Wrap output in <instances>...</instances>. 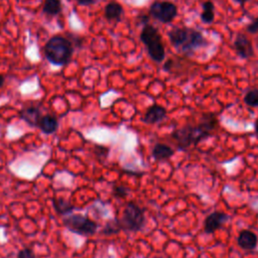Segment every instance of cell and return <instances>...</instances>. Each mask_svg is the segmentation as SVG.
Listing matches in <instances>:
<instances>
[{
  "label": "cell",
  "instance_id": "6da1fadb",
  "mask_svg": "<svg viewBox=\"0 0 258 258\" xmlns=\"http://www.w3.org/2000/svg\"><path fill=\"white\" fill-rule=\"evenodd\" d=\"M218 119L215 114L207 113L201 118L197 125H185L174 130L171 137L180 150H184L191 145L199 144L202 140L209 137L211 133L217 128Z\"/></svg>",
  "mask_w": 258,
  "mask_h": 258
},
{
  "label": "cell",
  "instance_id": "7a4b0ae2",
  "mask_svg": "<svg viewBox=\"0 0 258 258\" xmlns=\"http://www.w3.org/2000/svg\"><path fill=\"white\" fill-rule=\"evenodd\" d=\"M167 35L171 45L185 55H191L197 49L209 45L204 34L190 27H173Z\"/></svg>",
  "mask_w": 258,
  "mask_h": 258
},
{
  "label": "cell",
  "instance_id": "3957f363",
  "mask_svg": "<svg viewBox=\"0 0 258 258\" xmlns=\"http://www.w3.org/2000/svg\"><path fill=\"white\" fill-rule=\"evenodd\" d=\"M43 52L50 63L54 66H64L71 60L74 45L68 37L54 35L46 41Z\"/></svg>",
  "mask_w": 258,
  "mask_h": 258
},
{
  "label": "cell",
  "instance_id": "277c9868",
  "mask_svg": "<svg viewBox=\"0 0 258 258\" xmlns=\"http://www.w3.org/2000/svg\"><path fill=\"white\" fill-rule=\"evenodd\" d=\"M140 40L145 45L148 55L155 62H161L165 57V49L161 35L156 27L146 24L142 27Z\"/></svg>",
  "mask_w": 258,
  "mask_h": 258
},
{
  "label": "cell",
  "instance_id": "5b68a950",
  "mask_svg": "<svg viewBox=\"0 0 258 258\" xmlns=\"http://www.w3.org/2000/svg\"><path fill=\"white\" fill-rule=\"evenodd\" d=\"M121 230L129 232L140 231L145 225V216L143 210L133 202L125 205L121 218H118Z\"/></svg>",
  "mask_w": 258,
  "mask_h": 258
},
{
  "label": "cell",
  "instance_id": "8992f818",
  "mask_svg": "<svg viewBox=\"0 0 258 258\" xmlns=\"http://www.w3.org/2000/svg\"><path fill=\"white\" fill-rule=\"evenodd\" d=\"M62 222L69 231L81 236H92L98 230L96 222L80 214H70L63 218Z\"/></svg>",
  "mask_w": 258,
  "mask_h": 258
},
{
  "label": "cell",
  "instance_id": "52a82bcc",
  "mask_svg": "<svg viewBox=\"0 0 258 258\" xmlns=\"http://www.w3.org/2000/svg\"><path fill=\"white\" fill-rule=\"evenodd\" d=\"M149 15L162 23H169L177 15V7L169 1H154L149 7Z\"/></svg>",
  "mask_w": 258,
  "mask_h": 258
},
{
  "label": "cell",
  "instance_id": "ba28073f",
  "mask_svg": "<svg viewBox=\"0 0 258 258\" xmlns=\"http://www.w3.org/2000/svg\"><path fill=\"white\" fill-rule=\"evenodd\" d=\"M234 49L236 53L243 59L250 58L251 56L254 55V48H253L252 41L249 39V37L246 34L242 32L237 33L234 39Z\"/></svg>",
  "mask_w": 258,
  "mask_h": 258
},
{
  "label": "cell",
  "instance_id": "9c48e42d",
  "mask_svg": "<svg viewBox=\"0 0 258 258\" xmlns=\"http://www.w3.org/2000/svg\"><path fill=\"white\" fill-rule=\"evenodd\" d=\"M229 217L227 214L223 212L215 211L212 214H210L204 223V229L207 234L215 233L217 230L223 227V225L228 221Z\"/></svg>",
  "mask_w": 258,
  "mask_h": 258
},
{
  "label": "cell",
  "instance_id": "30bf717a",
  "mask_svg": "<svg viewBox=\"0 0 258 258\" xmlns=\"http://www.w3.org/2000/svg\"><path fill=\"white\" fill-rule=\"evenodd\" d=\"M165 117H166V110H165V108H163L160 105L153 104L145 112V114H144V116L142 118V121L145 124L153 125V124H157V123L161 122Z\"/></svg>",
  "mask_w": 258,
  "mask_h": 258
},
{
  "label": "cell",
  "instance_id": "8fae6325",
  "mask_svg": "<svg viewBox=\"0 0 258 258\" xmlns=\"http://www.w3.org/2000/svg\"><path fill=\"white\" fill-rule=\"evenodd\" d=\"M41 116V111L37 106H27L22 108L19 112L20 119L31 127L38 126Z\"/></svg>",
  "mask_w": 258,
  "mask_h": 258
},
{
  "label": "cell",
  "instance_id": "7c38bea8",
  "mask_svg": "<svg viewBox=\"0 0 258 258\" xmlns=\"http://www.w3.org/2000/svg\"><path fill=\"white\" fill-rule=\"evenodd\" d=\"M237 243L240 248L244 250H253L257 247V235L251 230H243L239 233Z\"/></svg>",
  "mask_w": 258,
  "mask_h": 258
},
{
  "label": "cell",
  "instance_id": "4fadbf2b",
  "mask_svg": "<svg viewBox=\"0 0 258 258\" xmlns=\"http://www.w3.org/2000/svg\"><path fill=\"white\" fill-rule=\"evenodd\" d=\"M37 127L45 134H52L58 128V120L53 115H42Z\"/></svg>",
  "mask_w": 258,
  "mask_h": 258
},
{
  "label": "cell",
  "instance_id": "5bb4252c",
  "mask_svg": "<svg viewBox=\"0 0 258 258\" xmlns=\"http://www.w3.org/2000/svg\"><path fill=\"white\" fill-rule=\"evenodd\" d=\"M105 17L110 21H119L124 13L123 7L120 3L111 1L105 6Z\"/></svg>",
  "mask_w": 258,
  "mask_h": 258
},
{
  "label": "cell",
  "instance_id": "9a60e30c",
  "mask_svg": "<svg viewBox=\"0 0 258 258\" xmlns=\"http://www.w3.org/2000/svg\"><path fill=\"white\" fill-rule=\"evenodd\" d=\"M173 154L174 150L164 143H156L152 149V156L155 160H165L170 158Z\"/></svg>",
  "mask_w": 258,
  "mask_h": 258
},
{
  "label": "cell",
  "instance_id": "2e32d148",
  "mask_svg": "<svg viewBox=\"0 0 258 258\" xmlns=\"http://www.w3.org/2000/svg\"><path fill=\"white\" fill-rule=\"evenodd\" d=\"M52 206L55 212L61 216H68L72 214V212L76 209L75 206L70 203V201L62 198H53Z\"/></svg>",
  "mask_w": 258,
  "mask_h": 258
},
{
  "label": "cell",
  "instance_id": "e0dca14e",
  "mask_svg": "<svg viewBox=\"0 0 258 258\" xmlns=\"http://www.w3.org/2000/svg\"><path fill=\"white\" fill-rule=\"evenodd\" d=\"M201 20L206 24H211L215 19V5L211 0H207L202 4Z\"/></svg>",
  "mask_w": 258,
  "mask_h": 258
},
{
  "label": "cell",
  "instance_id": "ac0fdd59",
  "mask_svg": "<svg viewBox=\"0 0 258 258\" xmlns=\"http://www.w3.org/2000/svg\"><path fill=\"white\" fill-rule=\"evenodd\" d=\"M42 11L44 14L49 16H55L61 12V1L60 0H44Z\"/></svg>",
  "mask_w": 258,
  "mask_h": 258
},
{
  "label": "cell",
  "instance_id": "d6986e66",
  "mask_svg": "<svg viewBox=\"0 0 258 258\" xmlns=\"http://www.w3.org/2000/svg\"><path fill=\"white\" fill-rule=\"evenodd\" d=\"M121 231V228H120V225H119V222H118V218L116 219H113V220H110L108 221L105 226L103 227L101 233L103 235H114V234H117Z\"/></svg>",
  "mask_w": 258,
  "mask_h": 258
},
{
  "label": "cell",
  "instance_id": "ffe728a7",
  "mask_svg": "<svg viewBox=\"0 0 258 258\" xmlns=\"http://www.w3.org/2000/svg\"><path fill=\"white\" fill-rule=\"evenodd\" d=\"M244 102L249 107H258V89L249 90L244 96Z\"/></svg>",
  "mask_w": 258,
  "mask_h": 258
},
{
  "label": "cell",
  "instance_id": "44dd1931",
  "mask_svg": "<svg viewBox=\"0 0 258 258\" xmlns=\"http://www.w3.org/2000/svg\"><path fill=\"white\" fill-rule=\"evenodd\" d=\"M113 194L117 198H126L129 194V188L124 185H116L113 188Z\"/></svg>",
  "mask_w": 258,
  "mask_h": 258
},
{
  "label": "cell",
  "instance_id": "7402d4cb",
  "mask_svg": "<svg viewBox=\"0 0 258 258\" xmlns=\"http://www.w3.org/2000/svg\"><path fill=\"white\" fill-rule=\"evenodd\" d=\"M246 31L250 34H256L258 32V17L253 19L247 26Z\"/></svg>",
  "mask_w": 258,
  "mask_h": 258
},
{
  "label": "cell",
  "instance_id": "603a6c76",
  "mask_svg": "<svg viewBox=\"0 0 258 258\" xmlns=\"http://www.w3.org/2000/svg\"><path fill=\"white\" fill-rule=\"evenodd\" d=\"M17 258H36V256L31 249L24 248L18 252Z\"/></svg>",
  "mask_w": 258,
  "mask_h": 258
},
{
  "label": "cell",
  "instance_id": "cb8c5ba5",
  "mask_svg": "<svg viewBox=\"0 0 258 258\" xmlns=\"http://www.w3.org/2000/svg\"><path fill=\"white\" fill-rule=\"evenodd\" d=\"M68 38L70 39V41L72 42V44L74 45V47L77 45L78 47H82L83 45V40L81 38H79L77 35H74V34H69L68 35Z\"/></svg>",
  "mask_w": 258,
  "mask_h": 258
},
{
  "label": "cell",
  "instance_id": "d4e9b609",
  "mask_svg": "<svg viewBox=\"0 0 258 258\" xmlns=\"http://www.w3.org/2000/svg\"><path fill=\"white\" fill-rule=\"evenodd\" d=\"M81 6H91L96 3L97 0H75Z\"/></svg>",
  "mask_w": 258,
  "mask_h": 258
},
{
  "label": "cell",
  "instance_id": "484cf974",
  "mask_svg": "<svg viewBox=\"0 0 258 258\" xmlns=\"http://www.w3.org/2000/svg\"><path fill=\"white\" fill-rule=\"evenodd\" d=\"M139 18H140V22H141V24H143V26L146 25V24H148L149 17H148L147 15H140Z\"/></svg>",
  "mask_w": 258,
  "mask_h": 258
},
{
  "label": "cell",
  "instance_id": "4316f807",
  "mask_svg": "<svg viewBox=\"0 0 258 258\" xmlns=\"http://www.w3.org/2000/svg\"><path fill=\"white\" fill-rule=\"evenodd\" d=\"M233 1H235V2H237V3H239V4H241V5H244L247 1H249V0H233Z\"/></svg>",
  "mask_w": 258,
  "mask_h": 258
},
{
  "label": "cell",
  "instance_id": "83f0119b",
  "mask_svg": "<svg viewBox=\"0 0 258 258\" xmlns=\"http://www.w3.org/2000/svg\"><path fill=\"white\" fill-rule=\"evenodd\" d=\"M4 81H5V80H4V77H3L2 75H0V88L4 85Z\"/></svg>",
  "mask_w": 258,
  "mask_h": 258
},
{
  "label": "cell",
  "instance_id": "f1b7e54d",
  "mask_svg": "<svg viewBox=\"0 0 258 258\" xmlns=\"http://www.w3.org/2000/svg\"><path fill=\"white\" fill-rule=\"evenodd\" d=\"M254 129H255L256 133L258 134V119L256 120V122H255V124H254Z\"/></svg>",
  "mask_w": 258,
  "mask_h": 258
}]
</instances>
